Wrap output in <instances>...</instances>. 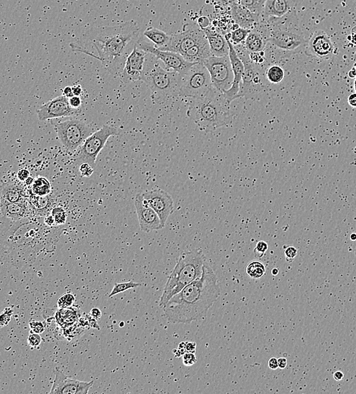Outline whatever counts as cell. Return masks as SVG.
<instances>
[{
	"instance_id": "6da1fadb",
	"label": "cell",
	"mask_w": 356,
	"mask_h": 394,
	"mask_svg": "<svg viewBox=\"0 0 356 394\" xmlns=\"http://www.w3.org/2000/svg\"><path fill=\"white\" fill-rule=\"evenodd\" d=\"M61 231L46 226L43 217H0V262L16 268L30 266L41 253L55 250Z\"/></svg>"
},
{
	"instance_id": "7a4b0ae2",
	"label": "cell",
	"mask_w": 356,
	"mask_h": 394,
	"mask_svg": "<svg viewBox=\"0 0 356 394\" xmlns=\"http://www.w3.org/2000/svg\"><path fill=\"white\" fill-rule=\"evenodd\" d=\"M140 29L133 20L115 26L90 27L70 46L73 51L96 58L110 71H117L133 50Z\"/></svg>"
},
{
	"instance_id": "3957f363",
	"label": "cell",
	"mask_w": 356,
	"mask_h": 394,
	"mask_svg": "<svg viewBox=\"0 0 356 394\" xmlns=\"http://www.w3.org/2000/svg\"><path fill=\"white\" fill-rule=\"evenodd\" d=\"M221 295L213 269L206 262L201 278L192 282L168 300L164 315L173 324H190L204 319Z\"/></svg>"
},
{
	"instance_id": "277c9868",
	"label": "cell",
	"mask_w": 356,
	"mask_h": 394,
	"mask_svg": "<svg viewBox=\"0 0 356 394\" xmlns=\"http://www.w3.org/2000/svg\"><path fill=\"white\" fill-rule=\"evenodd\" d=\"M206 262H207L206 256L201 249H194L181 253L165 284L159 301V307L163 309L170 299L187 285L201 278Z\"/></svg>"
},
{
	"instance_id": "5b68a950",
	"label": "cell",
	"mask_w": 356,
	"mask_h": 394,
	"mask_svg": "<svg viewBox=\"0 0 356 394\" xmlns=\"http://www.w3.org/2000/svg\"><path fill=\"white\" fill-rule=\"evenodd\" d=\"M194 100L190 115L202 131H213L231 122L230 105L223 93L214 87L204 97Z\"/></svg>"
},
{
	"instance_id": "8992f818",
	"label": "cell",
	"mask_w": 356,
	"mask_h": 394,
	"mask_svg": "<svg viewBox=\"0 0 356 394\" xmlns=\"http://www.w3.org/2000/svg\"><path fill=\"white\" fill-rule=\"evenodd\" d=\"M140 80L146 83L152 94L159 99L180 96L182 76L168 71L152 54L147 53Z\"/></svg>"
},
{
	"instance_id": "52a82bcc",
	"label": "cell",
	"mask_w": 356,
	"mask_h": 394,
	"mask_svg": "<svg viewBox=\"0 0 356 394\" xmlns=\"http://www.w3.org/2000/svg\"><path fill=\"white\" fill-rule=\"evenodd\" d=\"M269 27V43L286 52H299L307 41L299 26L297 11L281 18L263 19Z\"/></svg>"
},
{
	"instance_id": "ba28073f",
	"label": "cell",
	"mask_w": 356,
	"mask_h": 394,
	"mask_svg": "<svg viewBox=\"0 0 356 394\" xmlns=\"http://www.w3.org/2000/svg\"><path fill=\"white\" fill-rule=\"evenodd\" d=\"M237 55L244 64V71L242 76L237 99L245 98L246 99H255L259 97L268 87V83L265 76V69L250 60V52L246 49L244 45L234 46Z\"/></svg>"
},
{
	"instance_id": "9c48e42d",
	"label": "cell",
	"mask_w": 356,
	"mask_h": 394,
	"mask_svg": "<svg viewBox=\"0 0 356 394\" xmlns=\"http://www.w3.org/2000/svg\"><path fill=\"white\" fill-rule=\"evenodd\" d=\"M56 132L57 137L67 152L74 154L86 138L94 132V129L83 120L75 117L68 119L49 120Z\"/></svg>"
},
{
	"instance_id": "30bf717a",
	"label": "cell",
	"mask_w": 356,
	"mask_h": 394,
	"mask_svg": "<svg viewBox=\"0 0 356 394\" xmlns=\"http://www.w3.org/2000/svg\"><path fill=\"white\" fill-rule=\"evenodd\" d=\"M212 88L210 74L203 61L195 63L182 76L180 96L193 99H201Z\"/></svg>"
},
{
	"instance_id": "8fae6325",
	"label": "cell",
	"mask_w": 356,
	"mask_h": 394,
	"mask_svg": "<svg viewBox=\"0 0 356 394\" xmlns=\"http://www.w3.org/2000/svg\"><path fill=\"white\" fill-rule=\"evenodd\" d=\"M120 130L112 125H104L99 130L89 136L74 153L76 164L88 163L93 168L96 166V161L99 152L106 144L108 138L118 136Z\"/></svg>"
},
{
	"instance_id": "7c38bea8",
	"label": "cell",
	"mask_w": 356,
	"mask_h": 394,
	"mask_svg": "<svg viewBox=\"0 0 356 394\" xmlns=\"http://www.w3.org/2000/svg\"><path fill=\"white\" fill-rule=\"evenodd\" d=\"M136 46L139 49L145 51L147 53L155 55L168 71L178 73L181 76L184 75L195 64V63L186 61L184 57L180 55L179 53L158 49L157 47H155V45L151 41H149L144 36H139L137 42H136Z\"/></svg>"
},
{
	"instance_id": "4fadbf2b",
	"label": "cell",
	"mask_w": 356,
	"mask_h": 394,
	"mask_svg": "<svg viewBox=\"0 0 356 394\" xmlns=\"http://www.w3.org/2000/svg\"><path fill=\"white\" fill-rule=\"evenodd\" d=\"M210 74L212 86L224 93L229 90L234 81V72L229 56L211 55L203 61Z\"/></svg>"
},
{
	"instance_id": "5bb4252c",
	"label": "cell",
	"mask_w": 356,
	"mask_h": 394,
	"mask_svg": "<svg viewBox=\"0 0 356 394\" xmlns=\"http://www.w3.org/2000/svg\"><path fill=\"white\" fill-rule=\"evenodd\" d=\"M206 39L199 24H186L181 31L171 34L169 43L162 50L171 51L183 55L190 48Z\"/></svg>"
},
{
	"instance_id": "9a60e30c",
	"label": "cell",
	"mask_w": 356,
	"mask_h": 394,
	"mask_svg": "<svg viewBox=\"0 0 356 394\" xmlns=\"http://www.w3.org/2000/svg\"><path fill=\"white\" fill-rule=\"evenodd\" d=\"M81 114V108H74L69 103V99L64 95L46 102L36 111L38 119L40 121L55 118H70L78 116Z\"/></svg>"
},
{
	"instance_id": "2e32d148",
	"label": "cell",
	"mask_w": 356,
	"mask_h": 394,
	"mask_svg": "<svg viewBox=\"0 0 356 394\" xmlns=\"http://www.w3.org/2000/svg\"><path fill=\"white\" fill-rule=\"evenodd\" d=\"M145 203L155 211L160 218L162 226H165L170 215L174 212L172 197L161 189H154L143 193Z\"/></svg>"
},
{
	"instance_id": "e0dca14e",
	"label": "cell",
	"mask_w": 356,
	"mask_h": 394,
	"mask_svg": "<svg viewBox=\"0 0 356 394\" xmlns=\"http://www.w3.org/2000/svg\"><path fill=\"white\" fill-rule=\"evenodd\" d=\"M93 382H86L71 379L60 370L55 369V379L49 394H86L93 387Z\"/></svg>"
},
{
	"instance_id": "ac0fdd59",
	"label": "cell",
	"mask_w": 356,
	"mask_h": 394,
	"mask_svg": "<svg viewBox=\"0 0 356 394\" xmlns=\"http://www.w3.org/2000/svg\"><path fill=\"white\" fill-rule=\"evenodd\" d=\"M308 55L318 59H327L335 53V44L331 36L322 30H317L306 43Z\"/></svg>"
},
{
	"instance_id": "d6986e66",
	"label": "cell",
	"mask_w": 356,
	"mask_h": 394,
	"mask_svg": "<svg viewBox=\"0 0 356 394\" xmlns=\"http://www.w3.org/2000/svg\"><path fill=\"white\" fill-rule=\"evenodd\" d=\"M134 206L138 218L140 230L149 233L163 228L157 213L145 203L143 193H137L134 199Z\"/></svg>"
},
{
	"instance_id": "ffe728a7",
	"label": "cell",
	"mask_w": 356,
	"mask_h": 394,
	"mask_svg": "<svg viewBox=\"0 0 356 394\" xmlns=\"http://www.w3.org/2000/svg\"><path fill=\"white\" fill-rule=\"evenodd\" d=\"M147 52L139 49L134 45L133 50L126 58L125 64L121 73V79L124 83L140 80Z\"/></svg>"
},
{
	"instance_id": "44dd1931",
	"label": "cell",
	"mask_w": 356,
	"mask_h": 394,
	"mask_svg": "<svg viewBox=\"0 0 356 394\" xmlns=\"http://www.w3.org/2000/svg\"><path fill=\"white\" fill-rule=\"evenodd\" d=\"M226 40L228 41V46H229V55H228V56H229L231 66H232L233 72H234V81H233L231 88L225 92L223 94L225 99H226L227 102H228L229 105H231L233 101L237 99V95H238L239 90H240V85L242 80V76H243V71H244V64H243V61L240 59V57L237 55V52L234 49V45L231 43L229 39H226Z\"/></svg>"
},
{
	"instance_id": "7402d4cb",
	"label": "cell",
	"mask_w": 356,
	"mask_h": 394,
	"mask_svg": "<svg viewBox=\"0 0 356 394\" xmlns=\"http://www.w3.org/2000/svg\"><path fill=\"white\" fill-rule=\"evenodd\" d=\"M297 0H267L261 17L281 18L297 11Z\"/></svg>"
},
{
	"instance_id": "603a6c76",
	"label": "cell",
	"mask_w": 356,
	"mask_h": 394,
	"mask_svg": "<svg viewBox=\"0 0 356 394\" xmlns=\"http://www.w3.org/2000/svg\"><path fill=\"white\" fill-rule=\"evenodd\" d=\"M231 15L235 24L243 28H255L260 21L261 15L253 13L248 8L239 4L231 3Z\"/></svg>"
},
{
	"instance_id": "cb8c5ba5",
	"label": "cell",
	"mask_w": 356,
	"mask_h": 394,
	"mask_svg": "<svg viewBox=\"0 0 356 394\" xmlns=\"http://www.w3.org/2000/svg\"><path fill=\"white\" fill-rule=\"evenodd\" d=\"M0 213L2 216L18 220L26 217L33 216L28 200L18 203H10L0 199Z\"/></svg>"
},
{
	"instance_id": "d4e9b609",
	"label": "cell",
	"mask_w": 356,
	"mask_h": 394,
	"mask_svg": "<svg viewBox=\"0 0 356 394\" xmlns=\"http://www.w3.org/2000/svg\"><path fill=\"white\" fill-rule=\"evenodd\" d=\"M209 42L212 55L218 57L228 56L229 55V46L225 36L215 30L212 27L202 29Z\"/></svg>"
},
{
	"instance_id": "484cf974",
	"label": "cell",
	"mask_w": 356,
	"mask_h": 394,
	"mask_svg": "<svg viewBox=\"0 0 356 394\" xmlns=\"http://www.w3.org/2000/svg\"><path fill=\"white\" fill-rule=\"evenodd\" d=\"M29 193L27 189L20 183L8 181L0 186V199L10 203H18L28 200Z\"/></svg>"
},
{
	"instance_id": "4316f807",
	"label": "cell",
	"mask_w": 356,
	"mask_h": 394,
	"mask_svg": "<svg viewBox=\"0 0 356 394\" xmlns=\"http://www.w3.org/2000/svg\"><path fill=\"white\" fill-rule=\"evenodd\" d=\"M211 55H212L209 42L207 39H206L190 48L182 56L189 62L197 63L204 61Z\"/></svg>"
},
{
	"instance_id": "83f0119b",
	"label": "cell",
	"mask_w": 356,
	"mask_h": 394,
	"mask_svg": "<svg viewBox=\"0 0 356 394\" xmlns=\"http://www.w3.org/2000/svg\"><path fill=\"white\" fill-rule=\"evenodd\" d=\"M29 204L31 208L33 215L36 216L44 217L50 213L52 209V202L49 196H40L33 194L30 191L28 197Z\"/></svg>"
},
{
	"instance_id": "f1b7e54d",
	"label": "cell",
	"mask_w": 356,
	"mask_h": 394,
	"mask_svg": "<svg viewBox=\"0 0 356 394\" xmlns=\"http://www.w3.org/2000/svg\"><path fill=\"white\" fill-rule=\"evenodd\" d=\"M143 36L159 49H163L169 43L171 37V35L154 27L146 28L143 32Z\"/></svg>"
},
{
	"instance_id": "f546056e",
	"label": "cell",
	"mask_w": 356,
	"mask_h": 394,
	"mask_svg": "<svg viewBox=\"0 0 356 394\" xmlns=\"http://www.w3.org/2000/svg\"><path fill=\"white\" fill-rule=\"evenodd\" d=\"M80 315V310L77 308H73V306L69 308H60L55 314V322L61 328H65L78 322Z\"/></svg>"
},
{
	"instance_id": "4dcf8cb0",
	"label": "cell",
	"mask_w": 356,
	"mask_h": 394,
	"mask_svg": "<svg viewBox=\"0 0 356 394\" xmlns=\"http://www.w3.org/2000/svg\"><path fill=\"white\" fill-rule=\"evenodd\" d=\"M30 191L37 196H47L52 191V187L47 178L39 176L34 179Z\"/></svg>"
},
{
	"instance_id": "1f68e13d",
	"label": "cell",
	"mask_w": 356,
	"mask_h": 394,
	"mask_svg": "<svg viewBox=\"0 0 356 394\" xmlns=\"http://www.w3.org/2000/svg\"><path fill=\"white\" fill-rule=\"evenodd\" d=\"M267 80L272 84H278L283 81L285 77L284 70L280 65L272 64L265 69Z\"/></svg>"
},
{
	"instance_id": "d6a6232c",
	"label": "cell",
	"mask_w": 356,
	"mask_h": 394,
	"mask_svg": "<svg viewBox=\"0 0 356 394\" xmlns=\"http://www.w3.org/2000/svg\"><path fill=\"white\" fill-rule=\"evenodd\" d=\"M266 1L267 0H231V2L243 5L253 13L262 15Z\"/></svg>"
},
{
	"instance_id": "836d02e7",
	"label": "cell",
	"mask_w": 356,
	"mask_h": 394,
	"mask_svg": "<svg viewBox=\"0 0 356 394\" xmlns=\"http://www.w3.org/2000/svg\"><path fill=\"white\" fill-rule=\"evenodd\" d=\"M247 273L254 279L262 278L265 274V267L262 262L255 260L250 262L247 267Z\"/></svg>"
},
{
	"instance_id": "e575fe53",
	"label": "cell",
	"mask_w": 356,
	"mask_h": 394,
	"mask_svg": "<svg viewBox=\"0 0 356 394\" xmlns=\"http://www.w3.org/2000/svg\"><path fill=\"white\" fill-rule=\"evenodd\" d=\"M250 30H251L243 28V27H237V28L230 31L231 32V39L229 40L231 41V43L234 46L243 44L246 39H247Z\"/></svg>"
},
{
	"instance_id": "d590c367",
	"label": "cell",
	"mask_w": 356,
	"mask_h": 394,
	"mask_svg": "<svg viewBox=\"0 0 356 394\" xmlns=\"http://www.w3.org/2000/svg\"><path fill=\"white\" fill-rule=\"evenodd\" d=\"M50 214L53 216L57 227L65 225L68 214L62 206H54L51 209Z\"/></svg>"
},
{
	"instance_id": "8d00e7d4",
	"label": "cell",
	"mask_w": 356,
	"mask_h": 394,
	"mask_svg": "<svg viewBox=\"0 0 356 394\" xmlns=\"http://www.w3.org/2000/svg\"><path fill=\"white\" fill-rule=\"evenodd\" d=\"M142 286V284L140 283L134 282V281H130L128 282L116 283L114 285L113 289L110 293L109 297H114L116 294H120V293L124 292L127 290L132 289V288H136L137 287Z\"/></svg>"
},
{
	"instance_id": "74e56055",
	"label": "cell",
	"mask_w": 356,
	"mask_h": 394,
	"mask_svg": "<svg viewBox=\"0 0 356 394\" xmlns=\"http://www.w3.org/2000/svg\"><path fill=\"white\" fill-rule=\"evenodd\" d=\"M75 303V297L72 294H65L59 297L58 306L59 308H69L72 307Z\"/></svg>"
},
{
	"instance_id": "f35d334b",
	"label": "cell",
	"mask_w": 356,
	"mask_h": 394,
	"mask_svg": "<svg viewBox=\"0 0 356 394\" xmlns=\"http://www.w3.org/2000/svg\"><path fill=\"white\" fill-rule=\"evenodd\" d=\"M268 249H269V245L265 241H263V240L259 241L254 249L255 256L259 259L263 257Z\"/></svg>"
},
{
	"instance_id": "ab89813d",
	"label": "cell",
	"mask_w": 356,
	"mask_h": 394,
	"mask_svg": "<svg viewBox=\"0 0 356 394\" xmlns=\"http://www.w3.org/2000/svg\"><path fill=\"white\" fill-rule=\"evenodd\" d=\"M12 313L13 310L11 308H6L5 311L0 315V328H2L9 323Z\"/></svg>"
},
{
	"instance_id": "60d3db41",
	"label": "cell",
	"mask_w": 356,
	"mask_h": 394,
	"mask_svg": "<svg viewBox=\"0 0 356 394\" xmlns=\"http://www.w3.org/2000/svg\"><path fill=\"white\" fill-rule=\"evenodd\" d=\"M41 342H42V338H41L39 334L33 333V332H30L28 338H27V343H28L29 346L36 348V347H39Z\"/></svg>"
},
{
	"instance_id": "b9f144b4",
	"label": "cell",
	"mask_w": 356,
	"mask_h": 394,
	"mask_svg": "<svg viewBox=\"0 0 356 394\" xmlns=\"http://www.w3.org/2000/svg\"><path fill=\"white\" fill-rule=\"evenodd\" d=\"M79 171H80V174H81L82 177H85V178H89V177L91 176L92 174H93V167L91 165H89L88 163H82L80 165V168H79Z\"/></svg>"
},
{
	"instance_id": "7bdbcfd3",
	"label": "cell",
	"mask_w": 356,
	"mask_h": 394,
	"mask_svg": "<svg viewBox=\"0 0 356 394\" xmlns=\"http://www.w3.org/2000/svg\"><path fill=\"white\" fill-rule=\"evenodd\" d=\"M29 325H30V331L33 333L42 334L45 331L43 323L39 321H31L29 323Z\"/></svg>"
},
{
	"instance_id": "ee69618b",
	"label": "cell",
	"mask_w": 356,
	"mask_h": 394,
	"mask_svg": "<svg viewBox=\"0 0 356 394\" xmlns=\"http://www.w3.org/2000/svg\"><path fill=\"white\" fill-rule=\"evenodd\" d=\"M197 362L195 354L186 353L183 355V363L186 366H192Z\"/></svg>"
},
{
	"instance_id": "f6af8a7d",
	"label": "cell",
	"mask_w": 356,
	"mask_h": 394,
	"mask_svg": "<svg viewBox=\"0 0 356 394\" xmlns=\"http://www.w3.org/2000/svg\"><path fill=\"white\" fill-rule=\"evenodd\" d=\"M297 256V249L294 247H287L285 250L286 259L287 262H291Z\"/></svg>"
},
{
	"instance_id": "bcb514c9",
	"label": "cell",
	"mask_w": 356,
	"mask_h": 394,
	"mask_svg": "<svg viewBox=\"0 0 356 394\" xmlns=\"http://www.w3.org/2000/svg\"><path fill=\"white\" fill-rule=\"evenodd\" d=\"M30 177V172L25 168L19 170L17 173V178L20 182H24Z\"/></svg>"
},
{
	"instance_id": "7dc6e473",
	"label": "cell",
	"mask_w": 356,
	"mask_h": 394,
	"mask_svg": "<svg viewBox=\"0 0 356 394\" xmlns=\"http://www.w3.org/2000/svg\"><path fill=\"white\" fill-rule=\"evenodd\" d=\"M43 222L46 226L49 227V228L57 227L56 225H55V219H54L53 216L50 213L43 217Z\"/></svg>"
},
{
	"instance_id": "c3c4849f",
	"label": "cell",
	"mask_w": 356,
	"mask_h": 394,
	"mask_svg": "<svg viewBox=\"0 0 356 394\" xmlns=\"http://www.w3.org/2000/svg\"><path fill=\"white\" fill-rule=\"evenodd\" d=\"M69 103L72 108H80L82 104L81 99H80V96H72L69 99Z\"/></svg>"
},
{
	"instance_id": "681fc988",
	"label": "cell",
	"mask_w": 356,
	"mask_h": 394,
	"mask_svg": "<svg viewBox=\"0 0 356 394\" xmlns=\"http://www.w3.org/2000/svg\"><path fill=\"white\" fill-rule=\"evenodd\" d=\"M174 354H175L176 357H180L181 356L184 355V354L187 353V350H186V342H181V344H179L178 347H177V350H174Z\"/></svg>"
},
{
	"instance_id": "f907efd6",
	"label": "cell",
	"mask_w": 356,
	"mask_h": 394,
	"mask_svg": "<svg viewBox=\"0 0 356 394\" xmlns=\"http://www.w3.org/2000/svg\"><path fill=\"white\" fill-rule=\"evenodd\" d=\"M196 350V344L195 342H186V350L187 353L195 354Z\"/></svg>"
},
{
	"instance_id": "816d5d0a",
	"label": "cell",
	"mask_w": 356,
	"mask_h": 394,
	"mask_svg": "<svg viewBox=\"0 0 356 394\" xmlns=\"http://www.w3.org/2000/svg\"><path fill=\"white\" fill-rule=\"evenodd\" d=\"M90 316L94 318L96 320H99L100 319L101 316H102V312L98 308H93L92 309L91 311H90Z\"/></svg>"
},
{
	"instance_id": "f5cc1de1",
	"label": "cell",
	"mask_w": 356,
	"mask_h": 394,
	"mask_svg": "<svg viewBox=\"0 0 356 394\" xmlns=\"http://www.w3.org/2000/svg\"><path fill=\"white\" fill-rule=\"evenodd\" d=\"M63 95H64L65 97L68 98V99H70V98L74 96L72 87L69 86H65V87L64 88V90H63Z\"/></svg>"
},
{
	"instance_id": "db71d44e",
	"label": "cell",
	"mask_w": 356,
	"mask_h": 394,
	"mask_svg": "<svg viewBox=\"0 0 356 394\" xmlns=\"http://www.w3.org/2000/svg\"><path fill=\"white\" fill-rule=\"evenodd\" d=\"M269 367L271 369H272V370H275V369H278V359L275 358V357L271 358L269 361Z\"/></svg>"
},
{
	"instance_id": "11a10c76",
	"label": "cell",
	"mask_w": 356,
	"mask_h": 394,
	"mask_svg": "<svg viewBox=\"0 0 356 394\" xmlns=\"http://www.w3.org/2000/svg\"><path fill=\"white\" fill-rule=\"evenodd\" d=\"M72 90L74 96H81L82 93H83V89H82L81 86L78 84L73 86Z\"/></svg>"
},
{
	"instance_id": "9f6ffc18",
	"label": "cell",
	"mask_w": 356,
	"mask_h": 394,
	"mask_svg": "<svg viewBox=\"0 0 356 394\" xmlns=\"http://www.w3.org/2000/svg\"><path fill=\"white\" fill-rule=\"evenodd\" d=\"M278 368H280V369H284L287 367V360L284 357H281V358L278 359Z\"/></svg>"
},
{
	"instance_id": "6f0895ef",
	"label": "cell",
	"mask_w": 356,
	"mask_h": 394,
	"mask_svg": "<svg viewBox=\"0 0 356 394\" xmlns=\"http://www.w3.org/2000/svg\"><path fill=\"white\" fill-rule=\"evenodd\" d=\"M348 102L352 107L356 108V93L350 95V96H349Z\"/></svg>"
},
{
	"instance_id": "680465c9",
	"label": "cell",
	"mask_w": 356,
	"mask_h": 394,
	"mask_svg": "<svg viewBox=\"0 0 356 394\" xmlns=\"http://www.w3.org/2000/svg\"><path fill=\"white\" fill-rule=\"evenodd\" d=\"M334 378H335V380L340 382V381L344 379V374L342 372H341V371H338V372H335V374H334Z\"/></svg>"
},
{
	"instance_id": "91938a15",
	"label": "cell",
	"mask_w": 356,
	"mask_h": 394,
	"mask_svg": "<svg viewBox=\"0 0 356 394\" xmlns=\"http://www.w3.org/2000/svg\"><path fill=\"white\" fill-rule=\"evenodd\" d=\"M348 39H350L351 42H353L354 44L356 45V26L352 30V35L350 37H348Z\"/></svg>"
},
{
	"instance_id": "94428289",
	"label": "cell",
	"mask_w": 356,
	"mask_h": 394,
	"mask_svg": "<svg viewBox=\"0 0 356 394\" xmlns=\"http://www.w3.org/2000/svg\"><path fill=\"white\" fill-rule=\"evenodd\" d=\"M33 181H34V179L31 177H29L25 181H24V184L27 187H31L32 184H33Z\"/></svg>"
},
{
	"instance_id": "6125c7cd",
	"label": "cell",
	"mask_w": 356,
	"mask_h": 394,
	"mask_svg": "<svg viewBox=\"0 0 356 394\" xmlns=\"http://www.w3.org/2000/svg\"><path fill=\"white\" fill-rule=\"evenodd\" d=\"M278 273H279V269H277V268H274V269H272V275H278Z\"/></svg>"
},
{
	"instance_id": "be15d7a7",
	"label": "cell",
	"mask_w": 356,
	"mask_h": 394,
	"mask_svg": "<svg viewBox=\"0 0 356 394\" xmlns=\"http://www.w3.org/2000/svg\"><path fill=\"white\" fill-rule=\"evenodd\" d=\"M350 239H351V240H353V241H356V234H352L351 235H350Z\"/></svg>"
},
{
	"instance_id": "e7e4bbea",
	"label": "cell",
	"mask_w": 356,
	"mask_h": 394,
	"mask_svg": "<svg viewBox=\"0 0 356 394\" xmlns=\"http://www.w3.org/2000/svg\"><path fill=\"white\" fill-rule=\"evenodd\" d=\"M123 325H124V323H123V322H121V323L120 324V326L122 327Z\"/></svg>"
},
{
	"instance_id": "03108f58",
	"label": "cell",
	"mask_w": 356,
	"mask_h": 394,
	"mask_svg": "<svg viewBox=\"0 0 356 394\" xmlns=\"http://www.w3.org/2000/svg\"><path fill=\"white\" fill-rule=\"evenodd\" d=\"M355 253H356V250H355Z\"/></svg>"
}]
</instances>
